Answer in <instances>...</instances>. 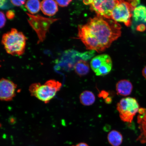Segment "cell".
<instances>
[{"instance_id":"cell-1","label":"cell","mask_w":146,"mask_h":146,"mask_svg":"<svg viewBox=\"0 0 146 146\" xmlns=\"http://www.w3.org/2000/svg\"><path fill=\"white\" fill-rule=\"evenodd\" d=\"M121 28L113 20L97 16L78 26V38L87 50L101 52L121 36Z\"/></svg>"},{"instance_id":"cell-2","label":"cell","mask_w":146,"mask_h":146,"mask_svg":"<svg viewBox=\"0 0 146 146\" xmlns=\"http://www.w3.org/2000/svg\"><path fill=\"white\" fill-rule=\"evenodd\" d=\"M27 40L23 33L12 28L3 35L1 43L7 53L20 56L24 53Z\"/></svg>"},{"instance_id":"cell-3","label":"cell","mask_w":146,"mask_h":146,"mask_svg":"<svg viewBox=\"0 0 146 146\" xmlns=\"http://www.w3.org/2000/svg\"><path fill=\"white\" fill-rule=\"evenodd\" d=\"M62 86V84L54 80H50L44 84H33L29 90L31 94L45 103H49L55 96Z\"/></svg>"},{"instance_id":"cell-4","label":"cell","mask_w":146,"mask_h":146,"mask_svg":"<svg viewBox=\"0 0 146 146\" xmlns=\"http://www.w3.org/2000/svg\"><path fill=\"white\" fill-rule=\"evenodd\" d=\"M139 109L136 99L131 97L122 98L117 106L120 119L123 121L129 123H132Z\"/></svg>"},{"instance_id":"cell-5","label":"cell","mask_w":146,"mask_h":146,"mask_svg":"<svg viewBox=\"0 0 146 146\" xmlns=\"http://www.w3.org/2000/svg\"><path fill=\"white\" fill-rule=\"evenodd\" d=\"M27 15L29 16L28 22L37 35L38 43L43 42L51 25L58 19L45 18L38 15L35 16L29 14Z\"/></svg>"},{"instance_id":"cell-6","label":"cell","mask_w":146,"mask_h":146,"mask_svg":"<svg viewBox=\"0 0 146 146\" xmlns=\"http://www.w3.org/2000/svg\"><path fill=\"white\" fill-rule=\"evenodd\" d=\"M118 2L119 1L115 0L83 1L85 5H90V10L95 12L97 16L109 19H111L113 11Z\"/></svg>"},{"instance_id":"cell-7","label":"cell","mask_w":146,"mask_h":146,"mask_svg":"<svg viewBox=\"0 0 146 146\" xmlns=\"http://www.w3.org/2000/svg\"><path fill=\"white\" fill-rule=\"evenodd\" d=\"M133 9L128 1H119L113 11L111 19L116 22L123 23L129 27L131 25Z\"/></svg>"},{"instance_id":"cell-8","label":"cell","mask_w":146,"mask_h":146,"mask_svg":"<svg viewBox=\"0 0 146 146\" xmlns=\"http://www.w3.org/2000/svg\"><path fill=\"white\" fill-rule=\"evenodd\" d=\"M17 88V85L10 80L3 78L0 80V100H12L16 96Z\"/></svg>"},{"instance_id":"cell-9","label":"cell","mask_w":146,"mask_h":146,"mask_svg":"<svg viewBox=\"0 0 146 146\" xmlns=\"http://www.w3.org/2000/svg\"><path fill=\"white\" fill-rule=\"evenodd\" d=\"M137 117L138 128L140 134L137 141L142 144H146V109L140 108Z\"/></svg>"},{"instance_id":"cell-10","label":"cell","mask_w":146,"mask_h":146,"mask_svg":"<svg viewBox=\"0 0 146 146\" xmlns=\"http://www.w3.org/2000/svg\"><path fill=\"white\" fill-rule=\"evenodd\" d=\"M41 9L43 13L49 16L56 14L58 11V4L56 1L45 0L41 3Z\"/></svg>"},{"instance_id":"cell-11","label":"cell","mask_w":146,"mask_h":146,"mask_svg":"<svg viewBox=\"0 0 146 146\" xmlns=\"http://www.w3.org/2000/svg\"><path fill=\"white\" fill-rule=\"evenodd\" d=\"M133 86L131 82L127 80H120L117 83L116 90L117 94L123 96H127L132 93Z\"/></svg>"},{"instance_id":"cell-12","label":"cell","mask_w":146,"mask_h":146,"mask_svg":"<svg viewBox=\"0 0 146 146\" xmlns=\"http://www.w3.org/2000/svg\"><path fill=\"white\" fill-rule=\"evenodd\" d=\"M132 18L135 21L141 24L146 23V7L139 5L133 11Z\"/></svg>"},{"instance_id":"cell-13","label":"cell","mask_w":146,"mask_h":146,"mask_svg":"<svg viewBox=\"0 0 146 146\" xmlns=\"http://www.w3.org/2000/svg\"><path fill=\"white\" fill-rule=\"evenodd\" d=\"M112 61L108 54H104L96 56L91 60L90 66L92 70L95 72L102 66L106 63Z\"/></svg>"},{"instance_id":"cell-14","label":"cell","mask_w":146,"mask_h":146,"mask_svg":"<svg viewBox=\"0 0 146 146\" xmlns=\"http://www.w3.org/2000/svg\"><path fill=\"white\" fill-rule=\"evenodd\" d=\"M107 138L109 143L112 146H120L123 142V139L121 133L115 130L109 133Z\"/></svg>"},{"instance_id":"cell-15","label":"cell","mask_w":146,"mask_h":146,"mask_svg":"<svg viewBox=\"0 0 146 146\" xmlns=\"http://www.w3.org/2000/svg\"><path fill=\"white\" fill-rule=\"evenodd\" d=\"M75 71L80 76L86 75L89 72V64L84 60H80L74 65Z\"/></svg>"},{"instance_id":"cell-16","label":"cell","mask_w":146,"mask_h":146,"mask_svg":"<svg viewBox=\"0 0 146 146\" xmlns=\"http://www.w3.org/2000/svg\"><path fill=\"white\" fill-rule=\"evenodd\" d=\"M80 100L82 105L89 106L94 103L96 98L94 94L91 91H85L80 95Z\"/></svg>"},{"instance_id":"cell-17","label":"cell","mask_w":146,"mask_h":146,"mask_svg":"<svg viewBox=\"0 0 146 146\" xmlns=\"http://www.w3.org/2000/svg\"><path fill=\"white\" fill-rule=\"evenodd\" d=\"M25 8L32 14L38 13L41 9L40 2L38 0H30L25 3Z\"/></svg>"},{"instance_id":"cell-18","label":"cell","mask_w":146,"mask_h":146,"mask_svg":"<svg viewBox=\"0 0 146 146\" xmlns=\"http://www.w3.org/2000/svg\"><path fill=\"white\" fill-rule=\"evenodd\" d=\"M112 61L107 62L102 66L95 72L98 76H103L108 74L112 69Z\"/></svg>"},{"instance_id":"cell-19","label":"cell","mask_w":146,"mask_h":146,"mask_svg":"<svg viewBox=\"0 0 146 146\" xmlns=\"http://www.w3.org/2000/svg\"><path fill=\"white\" fill-rule=\"evenodd\" d=\"M12 5L11 1L0 0V8L3 9H8L11 8Z\"/></svg>"},{"instance_id":"cell-20","label":"cell","mask_w":146,"mask_h":146,"mask_svg":"<svg viewBox=\"0 0 146 146\" xmlns=\"http://www.w3.org/2000/svg\"><path fill=\"white\" fill-rule=\"evenodd\" d=\"M6 22V17L4 13L0 11V29L4 27Z\"/></svg>"},{"instance_id":"cell-21","label":"cell","mask_w":146,"mask_h":146,"mask_svg":"<svg viewBox=\"0 0 146 146\" xmlns=\"http://www.w3.org/2000/svg\"><path fill=\"white\" fill-rule=\"evenodd\" d=\"M58 5L61 7H65L68 6L72 1H56Z\"/></svg>"},{"instance_id":"cell-22","label":"cell","mask_w":146,"mask_h":146,"mask_svg":"<svg viewBox=\"0 0 146 146\" xmlns=\"http://www.w3.org/2000/svg\"><path fill=\"white\" fill-rule=\"evenodd\" d=\"M6 16L9 19L12 20L15 17V14L13 11L9 10L6 12Z\"/></svg>"},{"instance_id":"cell-23","label":"cell","mask_w":146,"mask_h":146,"mask_svg":"<svg viewBox=\"0 0 146 146\" xmlns=\"http://www.w3.org/2000/svg\"><path fill=\"white\" fill-rule=\"evenodd\" d=\"M11 2L13 5L17 7L22 6L25 3V1H11Z\"/></svg>"},{"instance_id":"cell-24","label":"cell","mask_w":146,"mask_h":146,"mask_svg":"<svg viewBox=\"0 0 146 146\" xmlns=\"http://www.w3.org/2000/svg\"><path fill=\"white\" fill-rule=\"evenodd\" d=\"M129 3L132 7L133 10L136 8L140 4V1L139 0H136V1H129Z\"/></svg>"},{"instance_id":"cell-25","label":"cell","mask_w":146,"mask_h":146,"mask_svg":"<svg viewBox=\"0 0 146 146\" xmlns=\"http://www.w3.org/2000/svg\"><path fill=\"white\" fill-rule=\"evenodd\" d=\"M146 27L143 24H141L138 25L137 27L136 30L139 32H143L145 30Z\"/></svg>"},{"instance_id":"cell-26","label":"cell","mask_w":146,"mask_h":146,"mask_svg":"<svg viewBox=\"0 0 146 146\" xmlns=\"http://www.w3.org/2000/svg\"><path fill=\"white\" fill-rule=\"evenodd\" d=\"M100 97L106 98L108 96V93L105 91H102L99 94Z\"/></svg>"},{"instance_id":"cell-27","label":"cell","mask_w":146,"mask_h":146,"mask_svg":"<svg viewBox=\"0 0 146 146\" xmlns=\"http://www.w3.org/2000/svg\"><path fill=\"white\" fill-rule=\"evenodd\" d=\"M142 74L143 77L146 79V65L144 67L142 71Z\"/></svg>"},{"instance_id":"cell-28","label":"cell","mask_w":146,"mask_h":146,"mask_svg":"<svg viewBox=\"0 0 146 146\" xmlns=\"http://www.w3.org/2000/svg\"><path fill=\"white\" fill-rule=\"evenodd\" d=\"M89 146L87 144L85 143H78L75 146Z\"/></svg>"},{"instance_id":"cell-29","label":"cell","mask_w":146,"mask_h":146,"mask_svg":"<svg viewBox=\"0 0 146 146\" xmlns=\"http://www.w3.org/2000/svg\"><path fill=\"white\" fill-rule=\"evenodd\" d=\"M112 99H111V98H110L107 97V98H106V103H110L112 101Z\"/></svg>"}]
</instances>
